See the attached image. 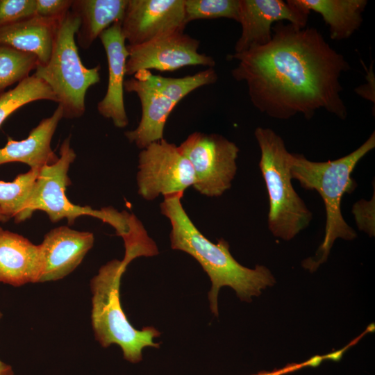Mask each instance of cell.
Masks as SVG:
<instances>
[{
  "label": "cell",
  "mask_w": 375,
  "mask_h": 375,
  "mask_svg": "<svg viewBox=\"0 0 375 375\" xmlns=\"http://www.w3.org/2000/svg\"><path fill=\"white\" fill-rule=\"evenodd\" d=\"M272 31L267 44L230 56L238 60L232 76L246 83L254 107L278 119L297 114L310 119L318 109L345 119L340 78L350 66L344 57L314 28L278 22Z\"/></svg>",
  "instance_id": "6da1fadb"
},
{
  "label": "cell",
  "mask_w": 375,
  "mask_h": 375,
  "mask_svg": "<svg viewBox=\"0 0 375 375\" xmlns=\"http://www.w3.org/2000/svg\"><path fill=\"white\" fill-rule=\"evenodd\" d=\"M183 194L164 197L160 212L170 222L172 249L192 256L208 275L212 283L208 293L210 308L215 316L218 315L217 295L222 287L229 286L241 300L251 301L252 297L274 284V277L266 267L256 265L249 269L240 264L231 254L229 244L224 238L217 244L207 239L183 208Z\"/></svg>",
  "instance_id": "7a4b0ae2"
},
{
  "label": "cell",
  "mask_w": 375,
  "mask_h": 375,
  "mask_svg": "<svg viewBox=\"0 0 375 375\" xmlns=\"http://www.w3.org/2000/svg\"><path fill=\"white\" fill-rule=\"evenodd\" d=\"M375 147V132L358 149L334 160L314 162L301 154L291 153L290 173L302 188L317 191L324 203L326 226L324 240L314 257L305 260L303 265L310 271L324 262L338 238L351 240L357 237L354 229L344 220L341 201L346 194L356 188L351 174L358 162Z\"/></svg>",
  "instance_id": "3957f363"
},
{
  "label": "cell",
  "mask_w": 375,
  "mask_h": 375,
  "mask_svg": "<svg viewBox=\"0 0 375 375\" xmlns=\"http://www.w3.org/2000/svg\"><path fill=\"white\" fill-rule=\"evenodd\" d=\"M130 262L123 258L112 260L103 265L90 282L91 321L96 340L103 347L119 345L124 359L137 363L142 359L146 347L158 348L153 339L160 333L152 326L135 328L124 314L119 297L121 278Z\"/></svg>",
  "instance_id": "277c9868"
},
{
  "label": "cell",
  "mask_w": 375,
  "mask_h": 375,
  "mask_svg": "<svg viewBox=\"0 0 375 375\" xmlns=\"http://www.w3.org/2000/svg\"><path fill=\"white\" fill-rule=\"evenodd\" d=\"M254 135L260 150L259 167L269 197L267 226L272 234L290 240L307 228L312 213L295 191L290 173V154L273 130L257 127Z\"/></svg>",
  "instance_id": "5b68a950"
},
{
  "label": "cell",
  "mask_w": 375,
  "mask_h": 375,
  "mask_svg": "<svg viewBox=\"0 0 375 375\" xmlns=\"http://www.w3.org/2000/svg\"><path fill=\"white\" fill-rule=\"evenodd\" d=\"M80 25L71 10L58 22L50 58L38 65L33 74L44 81L56 95L63 117H81L85 111L88 90L100 81V65L88 68L78 54L75 35Z\"/></svg>",
  "instance_id": "8992f818"
},
{
  "label": "cell",
  "mask_w": 375,
  "mask_h": 375,
  "mask_svg": "<svg viewBox=\"0 0 375 375\" xmlns=\"http://www.w3.org/2000/svg\"><path fill=\"white\" fill-rule=\"evenodd\" d=\"M213 68L181 78L164 77L142 70L125 81L124 90L138 97L142 115L138 126L124 133L126 138L139 149L164 138L167 118L174 107L196 89L217 80Z\"/></svg>",
  "instance_id": "52a82bcc"
},
{
  "label": "cell",
  "mask_w": 375,
  "mask_h": 375,
  "mask_svg": "<svg viewBox=\"0 0 375 375\" xmlns=\"http://www.w3.org/2000/svg\"><path fill=\"white\" fill-rule=\"evenodd\" d=\"M70 140L69 135L62 142L57 161L40 169L28 205V218L35 211L42 210L52 222L66 218L68 224H72L77 217L89 215L109 224L117 235L126 239L131 231V214L110 207L94 210L89 206H80L70 202L67 197L65 190L70 184L68 171L76 157Z\"/></svg>",
  "instance_id": "ba28073f"
},
{
  "label": "cell",
  "mask_w": 375,
  "mask_h": 375,
  "mask_svg": "<svg viewBox=\"0 0 375 375\" xmlns=\"http://www.w3.org/2000/svg\"><path fill=\"white\" fill-rule=\"evenodd\" d=\"M178 147L192 165V188L199 193L218 197L231 187L240 151L233 142L219 134L196 131Z\"/></svg>",
  "instance_id": "9c48e42d"
},
{
  "label": "cell",
  "mask_w": 375,
  "mask_h": 375,
  "mask_svg": "<svg viewBox=\"0 0 375 375\" xmlns=\"http://www.w3.org/2000/svg\"><path fill=\"white\" fill-rule=\"evenodd\" d=\"M138 192L147 201L160 195L184 194L194 183L193 169L178 146L166 139L154 142L138 156Z\"/></svg>",
  "instance_id": "30bf717a"
},
{
  "label": "cell",
  "mask_w": 375,
  "mask_h": 375,
  "mask_svg": "<svg viewBox=\"0 0 375 375\" xmlns=\"http://www.w3.org/2000/svg\"><path fill=\"white\" fill-rule=\"evenodd\" d=\"M200 42L184 32L161 35L138 45H126L128 56L126 75L142 70L172 72L186 66L202 65L213 68L212 57L199 51Z\"/></svg>",
  "instance_id": "8fae6325"
},
{
  "label": "cell",
  "mask_w": 375,
  "mask_h": 375,
  "mask_svg": "<svg viewBox=\"0 0 375 375\" xmlns=\"http://www.w3.org/2000/svg\"><path fill=\"white\" fill-rule=\"evenodd\" d=\"M186 24L184 0H128L121 28L128 45L134 46L183 32Z\"/></svg>",
  "instance_id": "7c38bea8"
},
{
  "label": "cell",
  "mask_w": 375,
  "mask_h": 375,
  "mask_svg": "<svg viewBox=\"0 0 375 375\" xmlns=\"http://www.w3.org/2000/svg\"><path fill=\"white\" fill-rule=\"evenodd\" d=\"M309 12L291 0H239L242 31L235 45V53L267 44L272 37V25L287 20L301 28L306 27Z\"/></svg>",
  "instance_id": "4fadbf2b"
},
{
  "label": "cell",
  "mask_w": 375,
  "mask_h": 375,
  "mask_svg": "<svg viewBox=\"0 0 375 375\" xmlns=\"http://www.w3.org/2000/svg\"><path fill=\"white\" fill-rule=\"evenodd\" d=\"M99 38L107 56L108 80L106 93L97 103V110L103 117L111 119L115 126L123 128L128 124L124 101L128 52L122 33L121 22L112 24Z\"/></svg>",
  "instance_id": "5bb4252c"
},
{
  "label": "cell",
  "mask_w": 375,
  "mask_h": 375,
  "mask_svg": "<svg viewBox=\"0 0 375 375\" xmlns=\"http://www.w3.org/2000/svg\"><path fill=\"white\" fill-rule=\"evenodd\" d=\"M94 235L62 226L48 232L40 244L43 271L39 283L61 279L73 272L92 247Z\"/></svg>",
  "instance_id": "9a60e30c"
},
{
  "label": "cell",
  "mask_w": 375,
  "mask_h": 375,
  "mask_svg": "<svg viewBox=\"0 0 375 375\" xmlns=\"http://www.w3.org/2000/svg\"><path fill=\"white\" fill-rule=\"evenodd\" d=\"M43 265L40 244L0 227V283L15 287L39 283Z\"/></svg>",
  "instance_id": "2e32d148"
},
{
  "label": "cell",
  "mask_w": 375,
  "mask_h": 375,
  "mask_svg": "<svg viewBox=\"0 0 375 375\" xmlns=\"http://www.w3.org/2000/svg\"><path fill=\"white\" fill-rule=\"evenodd\" d=\"M62 118L63 111L58 106L53 114L42 119L26 139L15 140L8 137L6 144L0 148V165L20 162L31 169H42L56 162L58 157L51 147V141Z\"/></svg>",
  "instance_id": "e0dca14e"
},
{
  "label": "cell",
  "mask_w": 375,
  "mask_h": 375,
  "mask_svg": "<svg viewBox=\"0 0 375 375\" xmlns=\"http://www.w3.org/2000/svg\"><path fill=\"white\" fill-rule=\"evenodd\" d=\"M58 22L35 15L1 26L0 44L33 53L38 58V65H44L51 56Z\"/></svg>",
  "instance_id": "ac0fdd59"
},
{
  "label": "cell",
  "mask_w": 375,
  "mask_h": 375,
  "mask_svg": "<svg viewBox=\"0 0 375 375\" xmlns=\"http://www.w3.org/2000/svg\"><path fill=\"white\" fill-rule=\"evenodd\" d=\"M128 0H73L71 11L80 20L76 34L80 47L88 49L101 33L122 22Z\"/></svg>",
  "instance_id": "d6986e66"
},
{
  "label": "cell",
  "mask_w": 375,
  "mask_h": 375,
  "mask_svg": "<svg viewBox=\"0 0 375 375\" xmlns=\"http://www.w3.org/2000/svg\"><path fill=\"white\" fill-rule=\"evenodd\" d=\"M299 8L319 13L329 26L331 38H350L361 26L366 0H291Z\"/></svg>",
  "instance_id": "ffe728a7"
},
{
  "label": "cell",
  "mask_w": 375,
  "mask_h": 375,
  "mask_svg": "<svg viewBox=\"0 0 375 375\" xmlns=\"http://www.w3.org/2000/svg\"><path fill=\"white\" fill-rule=\"evenodd\" d=\"M41 169H30L11 182L0 181V209L17 223L26 220L27 208Z\"/></svg>",
  "instance_id": "44dd1931"
},
{
  "label": "cell",
  "mask_w": 375,
  "mask_h": 375,
  "mask_svg": "<svg viewBox=\"0 0 375 375\" xmlns=\"http://www.w3.org/2000/svg\"><path fill=\"white\" fill-rule=\"evenodd\" d=\"M38 100L58 102L50 87L33 74L14 88L0 94V126L15 110Z\"/></svg>",
  "instance_id": "7402d4cb"
},
{
  "label": "cell",
  "mask_w": 375,
  "mask_h": 375,
  "mask_svg": "<svg viewBox=\"0 0 375 375\" xmlns=\"http://www.w3.org/2000/svg\"><path fill=\"white\" fill-rule=\"evenodd\" d=\"M38 65L35 55L0 44V94L8 87L29 77Z\"/></svg>",
  "instance_id": "603a6c76"
},
{
  "label": "cell",
  "mask_w": 375,
  "mask_h": 375,
  "mask_svg": "<svg viewBox=\"0 0 375 375\" xmlns=\"http://www.w3.org/2000/svg\"><path fill=\"white\" fill-rule=\"evenodd\" d=\"M184 15L186 24L221 17L238 22L239 0H184Z\"/></svg>",
  "instance_id": "cb8c5ba5"
},
{
  "label": "cell",
  "mask_w": 375,
  "mask_h": 375,
  "mask_svg": "<svg viewBox=\"0 0 375 375\" xmlns=\"http://www.w3.org/2000/svg\"><path fill=\"white\" fill-rule=\"evenodd\" d=\"M35 15V0H0V27Z\"/></svg>",
  "instance_id": "d4e9b609"
},
{
  "label": "cell",
  "mask_w": 375,
  "mask_h": 375,
  "mask_svg": "<svg viewBox=\"0 0 375 375\" xmlns=\"http://www.w3.org/2000/svg\"><path fill=\"white\" fill-rule=\"evenodd\" d=\"M73 0H35V15L59 21L71 9Z\"/></svg>",
  "instance_id": "484cf974"
},
{
  "label": "cell",
  "mask_w": 375,
  "mask_h": 375,
  "mask_svg": "<svg viewBox=\"0 0 375 375\" xmlns=\"http://www.w3.org/2000/svg\"><path fill=\"white\" fill-rule=\"evenodd\" d=\"M333 357L334 355L333 353L322 356H315L301 363L289 364L285 367L278 369H275L271 372H260L253 375H284L306 367H316L319 365L323 361V360L333 359Z\"/></svg>",
  "instance_id": "4316f807"
},
{
  "label": "cell",
  "mask_w": 375,
  "mask_h": 375,
  "mask_svg": "<svg viewBox=\"0 0 375 375\" xmlns=\"http://www.w3.org/2000/svg\"><path fill=\"white\" fill-rule=\"evenodd\" d=\"M2 313L0 312V319ZM0 375H14L12 367L0 360Z\"/></svg>",
  "instance_id": "83f0119b"
},
{
  "label": "cell",
  "mask_w": 375,
  "mask_h": 375,
  "mask_svg": "<svg viewBox=\"0 0 375 375\" xmlns=\"http://www.w3.org/2000/svg\"><path fill=\"white\" fill-rule=\"evenodd\" d=\"M10 218L6 216L0 209V222H6L8 221Z\"/></svg>",
  "instance_id": "f1b7e54d"
}]
</instances>
